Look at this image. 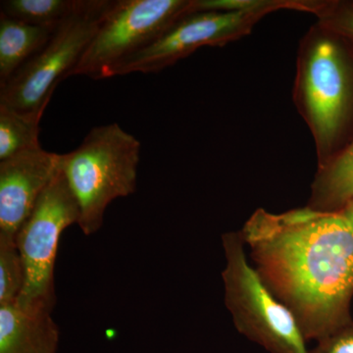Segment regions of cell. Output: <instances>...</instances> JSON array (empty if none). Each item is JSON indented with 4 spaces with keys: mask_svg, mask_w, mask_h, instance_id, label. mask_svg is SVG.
Wrapping results in <instances>:
<instances>
[{
    "mask_svg": "<svg viewBox=\"0 0 353 353\" xmlns=\"http://www.w3.org/2000/svg\"><path fill=\"white\" fill-rule=\"evenodd\" d=\"M275 4L259 2L239 10L201 11L183 16L150 46L115 65L105 79L132 73H157L197 48L219 46L248 32Z\"/></svg>",
    "mask_w": 353,
    "mask_h": 353,
    "instance_id": "52a82bcc",
    "label": "cell"
},
{
    "mask_svg": "<svg viewBox=\"0 0 353 353\" xmlns=\"http://www.w3.org/2000/svg\"><path fill=\"white\" fill-rule=\"evenodd\" d=\"M241 238L253 267L290 309L306 341H319L352 322L353 201L334 211L259 209Z\"/></svg>",
    "mask_w": 353,
    "mask_h": 353,
    "instance_id": "6da1fadb",
    "label": "cell"
},
{
    "mask_svg": "<svg viewBox=\"0 0 353 353\" xmlns=\"http://www.w3.org/2000/svg\"><path fill=\"white\" fill-rule=\"evenodd\" d=\"M353 201V143L334 164L318 178L312 209L334 211Z\"/></svg>",
    "mask_w": 353,
    "mask_h": 353,
    "instance_id": "7c38bea8",
    "label": "cell"
},
{
    "mask_svg": "<svg viewBox=\"0 0 353 353\" xmlns=\"http://www.w3.org/2000/svg\"><path fill=\"white\" fill-rule=\"evenodd\" d=\"M59 339L50 312L0 306V353H57Z\"/></svg>",
    "mask_w": 353,
    "mask_h": 353,
    "instance_id": "30bf717a",
    "label": "cell"
},
{
    "mask_svg": "<svg viewBox=\"0 0 353 353\" xmlns=\"http://www.w3.org/2000/svg\"><path fill=\"white\" fill-rule=\"evenodd\" d=\"M80 210L62 168L44 190L16 234L24 263V289L16 304L30 310L52 313L57 304L54 268L60 239L67 228L78 225Z\"/></svg>",
    "mask_w": 353,
    "mask_h": 353,
    "instance_id": "5b68a950",
    "label": "cell"
},
{
    "mask_svg": "<svg viewBox=\"0 0 353 353\" xmlns=\"http://www.w3.org/2000/svg\"><path fill=\"white\" fill-rule=\"evenodd\" d=\"M310 353H353V322L317 341Z\"/></svg>",
    "mask_w": 353,
    "mask_h": 353,
    "instance_id": "2e32d148",
    "label": "cell"
},
{
    "mask_svg": "<svg viewBox=\"0 0 353 353\" xmlns=\"http://www.w3.org/2000/svg\"><path fill=\"white\" fill-rule=\"evenodd\" d=\"M343 28L353 38V14H350L343 21Z\"/></svg>",
    "mask_w": 353,
    "mask_h": 353,
    "instance_id": "e0dca14e",
    "label": "cell"
},
{
    "mask_svg": "<svg viewBox=\"0 0 353 353\" xmlns=\"http://www.w3.org/2000/svg\"><path fill=\"white\" fill-rule=\"evenodd\" d=\"M62 154L41 146L0 161V234L16 236L61 169Z\"/></svg>",
    "mask_w": 353,
    "mask_h": 353,
    "instance_id": "ba28073f",
    "label": "cell"
},
{
    "mask_svg": "<svg viewBox=\"0 0 353 353\" xmlns=\"http://www.w3.org/2000/svg\"><path fill=\"white\" fill-rule=\"evenodd\" d=\"M187 0H113L71 76L105 79L115 65L150 46L176 21L194 13Z\"/></svg>",
    "mask_w": 353,
    "mask_h": 353,
    "instance_id": "8992f818",
    "label": "cell"
},
{
    "mask_svg": "<svg viewBox=\"0 0 353 353\" xmlns=\"http://www.w3.org/2000/svg\"><path fill=\"white\" fill-rule=\"evenodd\" d=\"M55 29L0 14V88L46 46Z\"/></svg>",
    "mask_w": 353,
    "mask_h": 353,
    "instance_id": "8fae6325",
    "label": "cell"
},
{
    "mask_svg": "<svg viewBox=\"0 0 353 353\" xmlns=\"http://www.w3.org/2000/svg\"><path fill=\"white\" fill-rule=\"evenodd\" d=\"M77 0H2V15L55 29L75 8Z\"/></svg>",
    "mask_w": 353,
    "mask_h": 353,
    "instance_id": "4fadbf2b",
    "label": "cell"
},
{
    "mask_svg": "<svg viewBox=\"0 0 353 353\" xmlns=\"http://www.w3.org/2000/svg\"><path fill=\"white\" fill-rule=\"evenodd\" d=\"M306 103L320 141L333 139L345 115L347 78L336 44L328 39L316 43L304 80Z\"/></svg>",
    "mask_w": 353,
    "mask_h": 353,
    "instance_id": "9c48e42d",
    "label": "cell"
},
{
    "mask_svg": "<svg viewBox=\"0 0 353 353\" xmlns=\"http://www.w3.org/2000/svg\"><path fill=\"white\" fill-rule=\"evenodd\" d=\"M141 141L117 123L92 128L81 145L62 154L61 168L78 202L85 236L101 230L109 204L134 194Z\"/></svg>",
    "mask_w": 353,
    "mask_h": 353,
    "instance_id": "7a4b0ae2",
    "label": "cell"
},
{
    "mask_svg": "<svg viewBox=\"0 0 353 353\" xmlns=\"http://www.w3.org/2000/svg\"><path fill=\"white\" fill-rule=\"evenodd\" d=\"M112 2L77 0L46 46L0 88V105L39 124L55 88L80 61Z\"/></svg>",
    "mask_w": 353,
    "mask_h": 353,
    "instance_id": "3957f363",
    "label": "cell"
},
{
    "mask_svg": "<svg viewBox=\"0 0 353 353\" xmlns=\"http://www.w3.org/2000/svg\"><path fill=\"white\" fill-rule=\"evenodd\" d=\"M25 280L24 263L16 236L0 234V306L16 303Z\"/></svg>",
    "mask_w": 353,
    "mask_h": 353,
    "instance_id": "9a60e30c",
    "label": "cell"
},
{
    "mask_svg": "<svg viewBox=\"0 0 353 353\" xmlns=\"http://www.w3.org/2000/svg\"><path fill=\"white\" fill-rule=\"evenodd\" d=\"M222 243L225 305L239 333L269 353H310L294 316L248 262L241 233L223 234Z\"/></svg>",
    "mask_w": 353,
    "mask_h": 353,
    "instance_id": "277c9868",
    "label": "cell"
},
{
    "mask_svg": "<svg viewBox=\"0 0 353 353\" xmlns=\"http://www.w3.org/2000/svg\"><path fill=\"white\" fill-rule=\"evenodd\" d=\"M39 124L0 105V161L39 148Z\"/></svg>",
    "mask_w": 353,
    "mask_h": 353,
    "instance_id": "5bb4252c",
    "label": "cell"
}]
</instances>
